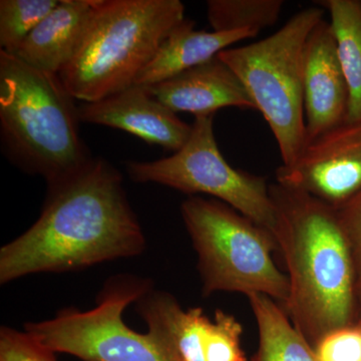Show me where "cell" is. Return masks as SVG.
<instances>
[{
	"label": "cell",
	"instance_id": "obj_1",
	"mask_svg": "<svg viewBox=\"0 0 361 361\" xmlns=\"http://www.w3.org/2000/svg\"><path fill=\"white\" fill-rule=\"evenodd\" d=\"M146 238L130 207L123 178L94 157L65 179L49 185L39 219L0 250V283L35 273L87 269L135 257Z\"/></svg>",
	"mask_w": 361,
	"mask_h": 361
},
{
	"label": "cell",
	"instance_id": "obj_2",
	"mask_svg": "<svg viewBox=\"0 0 361 361\" xmlns=\"http://www.w3.org/2000/svg\"><path fill=\"white\" fill-rule=\"evenodd\" d=\"M274 235L289 281L283 308L311 345L334 330L356 324L355 259L336 209L310 195L271 184Z\"/></svg>",
	"mask_w": 361,
	"mask_h": 361
},
{
	"label": "cell",
	"instance_id": "obj_3",
	"mask_svg": "<svg viewBox=\"0 0 361 361\" xmlns=\"http://www.w3.org/2000/svg\"><path fill=\"white\" fill-rule=\"evenodd\" d=\"M59 75L0 51V137L14 166L47 185L87 165L78 106Z\"/></svg>",
	"mask_w": 361,
	"mask_h": 361
},
{
	"label": "cell",
	"instance_id": "obj_4",
	"mask_svg": "<svg viewBox=\"0 0 361 361\" xmlns=\"http://www.w3.org/2000/svg\"><path fill=\"white\" fill-rule=\"evenodd\" d=\"M185 20L180 0H99L59 77L84 103L118 94L135 85L169 33Z\"/></svg>",
	"mask_w": 361,
	"mask_h": 361
},
{
	"label": "cell",
	"instance_id": "obj_5",
	"mask_svg": "<svg viewBox=\"0 0 361 361\" xmlns=\"http://www.w3.org/2000/svg\"><path fill=\"white\" fill-rule=\"evenodd\" d=\"M180 215L198 255L204 296L262 294L283 307L289 281L273 260L278 247L272 232L216 199L190 196Z\"/></svg>",
	"mask_w": 361,
	"mask_h": 361
},
{
	"label": "cell",
	"instance_id": "obj_6",
	"mask_svg": "<svg viewBox=\"0 0 361 361\" xmlns=\"http://www.w3.org/2000/svg\"><path fill=\"white\" fill-rule=\"evenodd\" d=\"M323 16L324 9L319 7L303 9L270 37L217 56L234 71L264 116L282 165L295 161L306 144L304 47Z\"/></svg>",
	"mask_w": 361,
	"mask_h": 361
},
{
	"label": "cell",
	"instance_id": "obj_7",
	"mask_svg": "<svg viewBox=\"0 0 361 361\" xmlns=\"http://www.w3.org/2000/svg\"><path fill=\"white\" fill-rule=\"evenodd\" d=\"M135 183H155L195 196L206 194L274 233L276 209L265 178L233 168L221 154L214 116H196L186 144L153 161L127 163Z\"/></svg>",
	"mask_w": 361,
	"mask_h": 361
},
{
	"label": "cell",
	"instance_id": "obj_8",
	"mask_svg": "<svg viewBox=\"0 0 361 361\" xmlns=\"http://www.w3.org/2000/svg\"><path fill=\"white\" fill-rule=\"evenodd\" d=\"M151 288L148 279L111 278L92 310H63L52 319L27 323L25 329L54 353L84 361H168L148 334H137L123 320L126 308Z\"/></svg>",
	"mask_w": 361,
	"mask_h": 361
},
{
	"label": "cell",
	"instance_id": "obj_9",
	"mask_svg": "<svg viewBox=\"0 0 361 361\" xmlns=\"http://www.w3.org/2000/svg\"><path fill=\"white\" fill-rule=\"evenodd\" d=\"M276 183L338 210L361 191V121L342 123L306 142L276 170Z\"/></svg>",
	"mask_w": 361,
	"mask_h": 361
},
{
	"label": "cell",
	"instance_id": "obj_10",
	"mask_svg": "<svg viewBox=\"0 0 361 361\" xmlns=\"http://www.w3.org/2000/svg\"><path fill=\"white\" fill-rule=\"evenodd\" d=\"M306 142L348 121L349 90L330 23L320 21L303 52Z\"/></svg>",
	"mask_w": 361,
	"mask_h": 361
},
{
	"label": "cell",
	"instance_id": "obj_11",
	"mask_svg": "<svg viewBox=\"0 0 361 361\" xmlns=\"http://www.w3.org/2000/svg\"><path fill=\"white\" fill-rule=\"evenodd\" d=\"M78 111L80 122L125 130L173 153L186 144L192 132V125L178 118L142 85L80 104Z\"/></svg>",
	"mask_w": 361,
	"mask_h": 361
},
{
	"label": "cell",
	"instance_id": "obj_12",
	"mask_svg": "<svg viewBox=\"0 0 361 361\" xmlns=\"http://www.w3.org/2000/svg\"><path fill=\"white\" fill-rule=\"evenodd\" d=\"M146 87L171 111L192 113L195 118L231 106L257 111L241 80L218 56Z\"/></svg>",
	"mask_w": 361,
	"mask_h": 361
},
{
	"label": "cell",
	"instance_id": "obj_13",
	"mask_svg": "<svg viewBox=\"0 0 361 361\" xmlns=\"http://www.w3.org/2000/svg\"><path fill=\"white\" fill-rule=\"evenodd\" d=\"M135 303L149 337L168 361H207V336L212 322L202 308L183 310L172 294L153 288Z\"/></svg>",
	"mask_w": 361,
	"mask_h": 361
},
{
	"label": "cell",
	"instance_id": "obj_14",
	"mask_svg": "<svg viewBox=\"0 0 361 361\" xmlns=\"http://www.w3.org/2000/svg\"><path fill=\"white\" fill-rule=\"evenodd\" d=\"M99 0H61L14 56L26 65L59 75L77 51Z\"/></svg>",
	"mask_w": 361,
	"mask_h": 361
},
{
	"label": "cell",
	"instance_id": "obj_15",
	"mask_svg": "<svg viewBox=\"0 0 361 361\" xmlns=\"http://www.w3.org/2000/svg\"><path fill=\"white\" fill-rule=\"evenodd\" d=\"M257 35V32L252 30H196L193 20H183L169 33L155 56L135 80V85L149 87L158 84L216 58L221 51L229 49L230 45Z\"/></svg>",
	"mask_w": 361,
	"mask_h": 361
},
{
	"label": "cell",
	"instance_id": "obj_16",
	"mask_svg": "<svg viewBox=\"0 0 361 361\" xmlns=\"http://www.w3.org/2000/svg\"><path fill=\"white\" fill-rule=\"evenodd\" d=\"M248 299L259 334L258 349L251 361H318L313 346L276 301L262 294Z\"/></svg>",
	"mask_w": 361,
	"mask_h": 361
},
{
	"label": "cell",
	"instance_id": "obj_17",
	"mask_svg": "<svg viewBox=\"0 0 361 361\" xmlns=\"http://www.w3.org/2000/svg\"><path fill=\"white\" fill-rule=\"evenodd\" d=\"M330 14L342 70L348 80V121H361V0L317 1Z\"/></svg>",
	"mask_w": 361,
	"mask_h": 361
},
{
	"label": "cell",
	"instance_id": "obj_18",
	"mask_svg": "<svg viewBox=\"0 0 361 361\" xmlns=\"http://www.w3.org/2000/svg\"><path fill=\"white\" fill-rule=\"evenodd\" d=\"M283 6L282 0H208L207 18L213 32L259 33L277 23Z\"/></svg>",
	"mask_w": 361,
	"mask_h": 361
},
{
	"label": "cell",
	"instance_id": "obj_19",
	"mask_svg": "<svg viewBox=\"0 0 361 361\" xmlns=\"http://www.w3.org/2000/svg\"><path fill=\"white\" fill-rule=\"evenodd\" d=\"M61 0H1L0 47L16 54L26 37L59 6Z\"/></svg>",
	"mask_w": 361,
	"mask_h": 361
},
{
	"label": "cell",
	"instance_id": "obj_20",
	"mask_svg": "<svg viewBox=\"0 0 361 361\" xmlns=\"http://www.w3.org/2000/svg\"><path fill=\"white\" fill-rule=\"evenodd\" d=\"M243 327L231 314L217 310L207 336V361H247L241 346Z\"/></svg>",
	"mask_w": 361,
	"mask_h": 361
},
{
	"label": "cell",
	"instance_id": "obj_21",
	"mask_svg": "<svg viewBox=\"0 0 361 361\" xmlns=\"http://www.w3.org/2000/svg\"><path fill=\"white\" fill-rule=\"evenodd\" d=\"M313 349L318 361H361V327L355 324L334 330Z\"/></svg>",
	"mask_w": 361,
	"mask_h": 361
},
{
	"label": "cell",
	"instance_id": "obj_22",
	"mask_svg": "<svg viewBox=\"0 0 361 361\" xmlns=\"http://www.w3.org/2000/svg\"><path fill=\"white\" fill-rule=\"evenodd\" d=\"M0 361H56V353L27 332L0 329Z\"/></svg>",
	"mask_w": 361,
	"mask_h": 361
},
{
	"label": "cell",
	"instance_id": "obj_23",
	"mask_svg": "<svg viewBox=\"0 0 361 361\" xmlns=\"http://www.w3.org/2000/svg\"><path fill=\"white\" fill-rule=\"evenodd\" d=\"M337 211L355 259L358 282L361 281V191Z\"/></svg>",
	"mask_w": 361,
	"mask_h": 361
},
{
	"label": "cell",
	"instance_id": "obj_24",
	"mask_svg": "<svg viewBox=\"0 0 361 361\" xmlns=\"http://www.w3.org/2000/svg\"><path fill=\"white\" fill-rule=\"evenodd\" d=\"M356 324L361 327V281L357 283V317Z\"/></svg>",
	"mask_w": 361,
	"mask_h": 361
}]
</instances>
